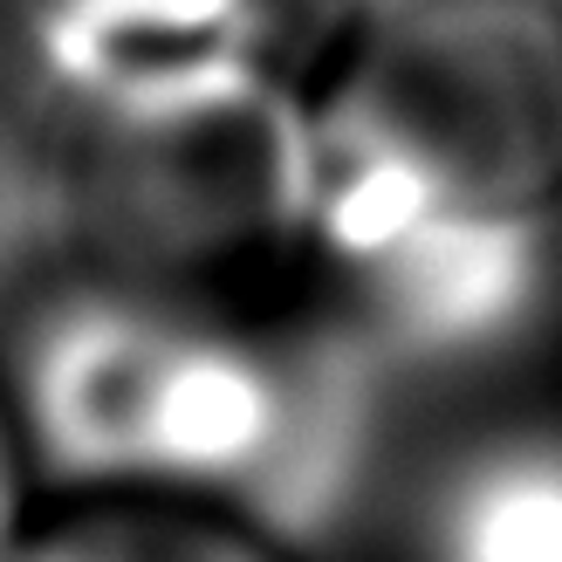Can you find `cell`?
I'll return each instance as SVG.
<instances>
[{"instance_id": "obj_1", "label": "cell", "mask_w": 562, "mask_h": 562, "mask_svg": "<svg viewBox=\"0 0 562 562\" xmlns=\"http://www.w3.org/2000/svg\"><path fill=\"white\" fill-rule=\"evenodd\" d=\"M562 192V35L460 0L384 35L302 172V247L357 344L467 363L528 323Z\"/></svg>"}, {"instance_id": "obj_2", "label": "cell", "mask_w": 562, "mask_h": 562, "mask_svg": "<svg viewBox=\"0 0 562 562\" xmlns=\"http://www.w3.org/2000/svg\"><path fill=\"white\" fill-rule=\"evenodd\" d=\"M0 384L27 467L63 501L192 508L302 542L363 467L350 357L220 289L151 274L63 289Z\"/></svg>"}, {"instance_id": "obj_3", "label": "cell", "mask_w": 562, "mask_h": 562, "mask_svg": "<svg viewBox=\"0 0 562 562\" xmlns=\"http://www.w3.org/2000/svg\"><path fill=\"white\" fill-rule=\"evenodd\" d=\"M398 562H562V418L467 432L418 481Z\"/></svg>"}, {"instance_id": "obj_4", "label": "cell", "mask_w": 562, "mask_h": 562, "mask_svg": "<svg viewBox=\"0 0 562 562\" xmlns=\"http://www.w3.org/2000/svg\"><path fill=\"white\" fill-rule=\"evenodd\" d=\"M55 82L103 110L137 97V117H179V82H220V27L240 0H8Z\"/></svg>"}, {"instance_id": "obj_5", "label": "cell", "mask_w": 562, "mask_h": 562, "mask_svg": "<svg viewBox=\"0 0 562 562\" xmlns=\"http://www.w3.org/2000/svg\"><path fill=\"white\" fill-rule=\"evenodd\" d=\"M8 562H295V542L192 508H137V501H63L27 521Z\"/></svg>"}, {"instance_id": "obj_6", "label": "cell", "mask_w": 562, "mask_h": 562, "mask_svg": "<svg viewBox=\"0 0 562 562\" xmlns=\"http://www.w3.org/2000/svg\"><path fill=\"white\" fill-rule=\"evenodd\" d=\"M35 521V467H27V446L14 426V405H8V384H0V562L21 542V528Z\"/></svg>"}]
</instances>
